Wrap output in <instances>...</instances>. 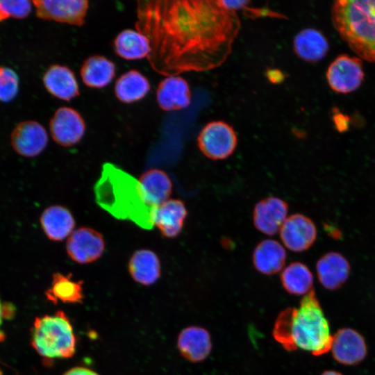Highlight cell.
<instances>
[{
    "label": "cell",
    "instance_id": "obj_1",
    "mask_svg": "<svg viewBox=\"0 0 375 375\" xmlns=\"http://www.w3.org/2000/svg\"><path fill=\"white\" fill-rule=\"evenodd\" d=\"M136 30L149 41L148 60L164 76L223 64L240 29L236 12L220 1H138Z\"/></svg>",
    "mask_w": 375,
    "mask_h": 375
},
{
    "label": "cell",
    "instance_id": "obj_2",
    "mask_svg": "<svg viewBox=\"0 0 375 375\" xmlns=\"http://www.w3.org/2000/svg\"><path fill=\"white\" fill-rule=\"evenodd\" d=\"M272 334L287 351L301 349L322 356L331 350L333 335L313 289L303 297L298 308L290 307L280 312Z\"/></svg>",
    "mask_w": 375,
    "mask_h": 375
},
{
    "label": "cell",
    "instance_id": "obj_3",
    "mask_svg": "<svg viewBox=\"0 0 375 375\" xmlns=\"http://www.w3.org/2000/svg\"><path fill=\"white\" fill-rule=\"evenodd\" d=\"M97 203L112 216L151 229L155 208L150 206L138 180L116 165L106 162L94 185Z\"/></svg>",
    "mask_w": 375,
    "mask_h": 375
},
{
    "label": "cell",
    "instance_id": "obj_4",
    "mask_svg": "<svg viewBox=\"0 0 375 375\" xmlns=\"http://www.w3.org/2000/svg\"><path fill=\"white\" fill-rule=\"evenodd\" d=\"M331 19L340 37L361 58L375 62V1L338 0Z\"/></svg>",
    "mask_w": 375,
    "mask_h": 375
},
{
    "label": "cell",
    "instance_id": "obj_5",
    "mask_svg": "<svg viewBox=\"0 0 375 375\" xmlns=\"http://www.w3.org/2000/svg\"><path fill=\"white\" fill-rule=\"evenodd\" d=\"M31 344L35 350L47 359L73 356L76 343L68 317L61 310L37 317L31 331Z\"/></svg>",
    "mask_w": 375,
    "mask_h": 375
},
{
    "label": "cell",
    "instance_id": "obj_6",
    "mask_svg": "<svg viewBox=\"0 0 375 375\" xmlns=\"http://www.w3.org/2000/svg\"><path fill=\"white\" fill-rule=\"evenodd\" d=\"M197 142L204 156L217 160L229 157L236 148L238 140L231 126L222 121H214L201 129Z\"/></svg>",
    "mask_w": 375,
    "mask_h": 375
},
{
    "label": "cell",
    "instance_id": "obj_7",
    "mask_svg": "<svg viewBox=\"0 0 375 375\" xmlns=\"http://www.w3.org/2000/svg\"><path fill=\"white\" fill-rule=\"evenodd\" d=\"M106 243L102 235L89 227H80L68 237L66 251L69 257L79 264L91 263L103 253Z\"/></svg>",
    "mask_w": 375,
    "mask_h": 375
},
{
    "label": "cell",
    "instance_id": "obj_8",
    "mask_svg": "<svg viewBox=\"0 0 375 375\" xmlns=\"http://www.w3.org/2000/svg\"><path fill=\"white\" fill-rule=\"evenodd\" d=\"M38 17L68 24L82 26L89 8L87 0H35Z\"/></svg>",
    "mask_w": 375,
    "mask_h": 375
},
{
    "label": "cell",
    "instance_id": "obj_9",
    "mask_svg": "<svg viewBox=\"0 0 375 375\" xmlns=\"http://www.w3.org/2000/svg\"><path fill=\"white\" fill-rule=\"evenodd\" d=\"M326 78L330 87L340 93H348L359 88L364 78L361 60L341 55L329 65Z\"/></svg>",
    "mask_w": 375,
    "mask_h": 375
},
{
    "label": "cell",
    "instance_id": "obj_10",
    "mask_svg": "<svg viewBox=\"0 0 375 375\" xmlns=\"http://www.w3.org/2000/svg\"><path fill=\"white\" fill-rule=\"evenodd\" d=\"M50 133L58 144L68 147L78 143L85 131V124L79 112L69 107H60L50 120Z\"/></svg>",
    "mask_w": 375,
    "mask_h": 375
},
{
    "label": "cell",
    "instance_id": "obj_11",
    "mask_svg": "<svg viewBox=\"0 0 375 375\" xmlns=\"http://www.w3.org/2000/svg\"><path fill=\"white\" fill-rule=\"evenodd\" d=\"M11 145L19 155L32 158L47 147L49 139L44 127L38 122L28 120L19 123L10 137Z\"/></svg>",
    "mask_w": 375,
    "mask_h": 375
},
{
    "label": "cell",
    "instance_id": "obj_12",
    "mask_svg": "<svg viewBox=\"0 0 375 375\" xmlns=\"http://www.w3.org/2000/svg\"><path fill=\"white\" fill-rule=\"evenodd\" d=\"M317 235V228L313 222L299 213L287 217L280 228L283 243L294 252L308 249L315 242Z\"/></svg>",
    "mask_w": 375,
    "mask_h": 375
},
{
    "label": "cell",
    "instance_id": "obj_13",
    "mask_svg": "<svg viewBox=\"0 0 375 375\" xmlns=\"http://www.w3.org/2000/svg\"><path fill=\"white\" fill-rule=\"evenodd\" d=\"M331 351L338 362L354 365L365 358L367 349L364 338L358 331L343 328L333 335Z\"/></svg>",
    "mask_w": 375,
    "mask_h": 375
},
{
    "label": "cell",
    "instance_id": "obj_14",
    "mask_svg": "<svg viewBox=\"0 0 375 375\" xmlns=\"http://www.w3.org/2000/svg\"><path fill=\"white\" fill-rule=\"evenodd\" d=\"M288 205L283 199L269 197L256 203L253 212V224L260 232L272 236L278 233L287 218Z\"/></svg>",
    "mask_w": 375,
    "mask_h": 375
},
{
    "label": "cell",
    "instance_id": "obj_15",
    "mask_svg": "<svg viewBox=\"0 0 375 375\" xmlns=\"http://www.w3.org/2000/svg\"><path fill=\"white\" fill-rule=\"evenodd\" d=\"M350 271L349 261L338 252L325 253L316 264L318 280L324 288L329 290L340 288L348 279Z\"/></svg>",
    "mask_w": 375,
    "mask_h": 375
},
{
    "label": "cell",
    "instance_id": "obj_16",
    "mask_svg": "<svg viewBox=\"0 0 375 375\" xmlns=\"http://www.w3.org/2000/svg\"><path fill=\"white\" fill-rule=\"evenodd\" d=\"M187 214L183 201L168 199L155 208L153 226L159 229L165 238H174L181 233Z\"/></svg>",
    "mask_w": 375,
    "mask_h": 375
},
{
    "label": "cell",
    "instance_id": "obj_17",
    "mask_svg": "<svg viewBox=\"0 0 375 375\" xmlns=\"http://www.w3.org/2000/svg\"><path fill=\"white\" fill-rule=\"evenodd\" d=\"M156 99L159 107L165 111L185 108L191 102L188 83L180 76H168L158 85Z\"/></svg>",
    "mask_w": 375,
    "mask_h": 375
},
{
    "label": "cell",
    "instance_id": "obj_18",
    "mask_svg": "<svg viewBox=\"0 0 375 375\" xmlns=\"http://www.w3.org/2000/svg\"><path fill=\"white\" fill-rule=\"evenodd\" d=\"M177 347L181 354L187 360L198 362L204 360L212 349L211 338L204 328L191 326L179 333Z\"/></svg>",
    "mask_w": 375,
    "mask_h": 375
},
{
    "label": "cell",
    "instance_id": "obj_19",
    "mask_svg": "<svg viewBox=\"0 0 375 375\" xmlns=\"http://www.w3.org/2000/svg\"><path fill=\"white\" fill-rule=\"evenodd\" d=\"M47 90L53 96L70 101L79 95L78 82L69 67L60 65L50 66L42 78Z\"/></svg>",
    "mask_w": 375,
    "mask_h": 375
},
{
    "label": "cell",
    "instance_id": "obj_20",
    "mask_svg": "<svg viewBox=\"0 0 375 375\" xmlns=\"http://www.w3.org/2000/svg\"><path fill=\"white\" fill-rule=\"evenodd\" d=\"M40 222L48 239L56 242L69 236L75 227V220L71 212L60 205L51 206L44 209Z\"/></svg>",
    "mask_w": 375,
    "mask_h": 375
},
{
    "label": "cell",
    "instance_id": "obj_21",
    "mask_svg": "<svg viewBox=\"0 0 375 375\" xmlns=\"http://www.w3.org/2000/svg\"><path fill=\"white\" fill-rule=\"evenodd\" d=\"M128 269L132 278L143 285L153 284L161 274L159 258L149 249L135 251L129 259Z\"/></svg>",
    "mask_w": 375,
    "mask_h": 375
},
{
    "label": "cell",
    "instance_id": "obj_22",
    "mask_svg": "<svg viewBox=\"0 0 375 375\" xmlns=\"http://www.w3.org/2000/svg\"><path fill=\"white\" fill-rule=\"evenodd\" d=\"M287 254L283 247L277 241L267 239L255 247L253 263L259 272L272 275L280 272L286 260Z\"/></svg>",
    "mask_w": 375,
    "mask_h": 375
},
{
    "label": "cell",
    "instance_id": "obj_23",
    "mask_svg": "<svg viewBox=\"0 0 375 375\" xmlns=\"http://www.w3.org/2000/svg\"><path fill=\"white\" fill-rule=\"evenodd\" d=\"M148 203L156 207L168 200L172 192V182L169 176L159 169H150L138 179Z\"/></svg>",
    "mask_w": 375,
    "mask_h": 375
},
{
    "label": "cell",
    "instance_id": "obj_24",
    "mask_svg": "<svg viewBox=\"0 0 375 375\" xmlns=\"http://www.w3.org/2000/svg\"><path fill=\"white\" fill-rule=\"evenodd\" d=\"M293 44L296 54L308 62L322 60L328 51V43L324 35L311 28L299 32L294 37Z\"/></svg>",
    "mask_w": 375,
    "mask_h": 375
},
{
    "label": "cell",
    "instance_id": "obj_25",
    "mask_svg": "<svg viewBox=\"0 0 375 375\" xmlns=\"http://www.w3.org/2000/svg\"><path fill=\"white\" fill-rule=\"evenodd\" d=\"M81 76L85 85L102 88L108 85L115 76V65L104 56L95 55L88 58L81 68Z\"/></svg>",
    "mask_w": 375,
    "mask_h": 375
},
{
    "label": "cell",
    "instance_id": "obj_26",
    "mask_svg": "<svg viewBox=\"0 0 375 375\" xmlns=\"http://www.w3.org/2000/svg\"><path fill=\"white\" fill-rule=\"evenodd\" d=\"M114 48L117 56L128 60L142 59L151 53L147 38L132 29L124 30L117 35Z\"/></svg>",
    "mask_w": 375,
    "mask_h": 375
},
{
    "label": "cell",
    "instance_id": "obj_27",
    "mask_svg": "<svg viewBox=\"0 0 375 375\" xmlns=\"http://www.w3.org/2000/svg\"><path fill=\"white\" fill-rule=\"evenodd\" d=\"M150 83L142 74L135 69L122 74L115 82V93L124 103H131L143 99L149 92Z\"/></svg>",
    "mask_w": 375,
    "mask_h": 375
},
{
    "label": "cell",
    "instance_id": "obj_28",
    "mask_svg": "<svg viewBox=\"0 0 375 375\" xmlns=\"http://www.w3.org/2000/svg\"><path fill=\"white\" fill-rule=\"evenodd\" d=\"M46 296L48 300L53 303H81L83 297V282L73 281L72 274L65 275L60 272L54 273Z\"/></svg>",
    "mask_w": 375,
    "mask_h": 375
},
{
    "label": "cell",
    "instance_id": "obj_29",
    "mask_svg": "<svg viewBox=\"0 0 375 375\" xmlns=\"http://www.w3.org/2000/svg\"><path fill=\"white\" fill-rule=\"evenodd\" d=\"M281 281L289 294L305 296L312 290L313 276L305 264L293 262L282 271Z\"/></svg>",
    "mask_w": 375,
    "mask_h": 375
},
{
    "label": "cell",
    "instance_id": "obj_30",
    "mask_svg": "<svg viewBox=\"0 0 375 375\" xmlns=\"http://www.w3.org/2000/svg\"><path fill=\"white\" fill-rule=\"evenodd\" d=\"M19 76L11 68L0 66V101H12L19 92Z\"/></svg>",
    "mask_w": 375,
    "mask_h": 375
},
{
    "label": "cell",
    "instance_id": "obj_31",
    "mask_svg": "<svg viewBox=\"0 0 375 375\" xmlns=\"http://www.w3.org/2000/svg\"><path fill=\"white\" fill-rule=\"evenodd\" d=\"M32 9L31 2L28 0L0 1V17L4 20L8 17L25 18Z\"/></svg>",
    "mask_w": 375,
    "mask_h": 375
},
{
    "label": "cell",
    "instance_id": "obj_32",
    "mask_svg": "<svg viewBox=\"0 0 375 375\" xmlns=\"http://www.w3.org/2000/svg\"><path fill=\"white\" fill-rule=\"evenodd\" d=\"M63 375H99L97 373L88 368L76 367L66 372Z\"/></svg>",
    "mask_w": 375,
    "mask_h": 375
},
{
    "label": "cell",
    "instance_id": "obj_33",
    "mask_svg": "<svg viewBox=\"0 0 375 375\" xmlns=\"http://www.w3.org/2000/svg\"><path fill=\"white\" fill-rule=\"evenodd\" d=\"M220 2L226 8L235 11L245 7V5L248 3L247 1H220Z\"/></svg>",
    "mask_w": 375,
    "mask_h": 375
},
{
    "label": "cell",
    "instance_id": "obj_34",
    "mask_svg": "<svg viewBox=\"0 0 375 375\" xmlns=\"http://www.w3.org/2000/svg\"><path fill=\"white\" fill-rule=\"evenodd\" d=\"M324 228L327 231V233L330 235L331 238L335 240L341 238L342 233L338 228L330 224H326L324 226Z\"/></svg>",
    "mask_w": 375,
    "mask_h": 375
},
{
    "label": "cell",
    "instance_id": "obj_35",
    "mask_svg": "<svg viewBox=\"0 0 375 375\" xmlns=\"http://www.w3.org/2000/svg\"><path fill=\"white\" fill-rule=\"evenodd\" d=\"M268 78L271 81L276 83L280 82L283 78V76L279 71L270 70L268 72Z\"/></svg>",
    "mask_w": 375,
    "mask_h": 375
},
{
    "label": "cell",
    "instance_id": "obj_36",
    "mask_svg": "<svg viewBox=\"0 0 375 375\" xmlns=\"http://www.w3.org/2000/svg\"><path fill=\"white\" fill-rule=\"evenodd\" d=\"M4 313H5V311H4V308H3V305L2 303V302L1 301V299H0V326L2 324V322H3V319L4 317Z\"/></svg>",
    "mask_w": 375,
    "mask_h": 375
},
{
    "label": "cell",
    "instance_id": "obj_37",
    "mask_svg": "<svg viewBox=\"0 0 375 375\" xmlns=\"http://www.w3.org/2000/svg\"><path fill=\"white\" fill-rule=\"evenodd\" d=\"M320 375H342V374L336 371L327 370L322 373Z\"/></svg>",
    "mask_w": 375,
    "mask_h": 375
},
{
    "label": "cell",
    "instance_id": "obj_38",
    "mask_svg": "<svg viewBox=\"0 0 375 375\" xmlns=\"http://www.w3.org/2000/svg\"><path fill=\"white\" fill-rule=\"evenodd\" d=\"M0 375H2V373H1V370H0Z\"/></svg>",
    "mask_w": 375,
    "mask_h": 375
},
{
    "label": "cell",
    "instance_id": "obj_39",
    "mask_svg": "<svg viewBox=\"0 0 375 375\" xmlns=\"http://www.w3.org/2000/svg\"><path fill=\"white\" fill-rule=\"evenodd\" d=\"M1 21H2V20H1V17H0V22H1Z\"/></svg>",
    "mask_w": 375,
    "mask_h": 375
}]
</instances>
